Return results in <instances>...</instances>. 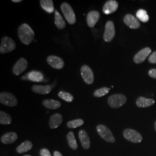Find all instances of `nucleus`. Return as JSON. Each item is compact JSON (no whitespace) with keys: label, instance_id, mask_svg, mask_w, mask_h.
Returning <instances> with one entry per match:
<instances>
[{"label":"nucleus","instance_id":"37","mask_svg":"<svg viewBox=\"0 0 156 156\" xmlns=\"http://www.w3.org/2000/svg\"><path fill=\"white\" fill-rule=\"evenodd\" d=\"M154 129H155L156 131V121L155 122V123H154Z\"/></svg>","mask_w":156,"mask_h":156},{"label":"nucleus","instance_id":"38","mask_svg":"<svg viewBox=\"0 0 156 156\" xmlns=\"http://www.w3.org/2000/svg\"><path fill=\"white\" fill-rule=\"evenodd\" d=\"M30 156V155H24V156Z\"/></svg>","mask_w":156,"mask_h":156},{"label":"nucleus","instance_id":"26","mask_svg":"<svg viewBox=\"0 0 156 156\" xmlns=\"http://www.w3.org/2000/svg\"><path fill=\"white\" fill-rule=\"evenodd\" d=\"M67 140L69 146L73 149L76 150L78 149V144L75 139V135L73 132H69L67 134Z\"/></svg>","mask_w":156,"mask_h":156},{"label":"nucleus","instance_id":"25","mask_svg":"<svg viewBox=\"0 0 156 156\" xmlns=\"http://www.w3.org/2000/svg\"><path fill=\"white\" fill-rule=\"evenodd\" d=\"M33 147V143L30 140H26L16 148V151L18 153H23L30 151Z\"/></svg>","mask_w":156,"mask_h":156},{"label":"nucleus","instance_id":"10","mask_svg":"<svg viewBox=\"0 0 156 156\" xmlns=\"http://www.w3.org/2000/svg\"><path fill=\"white\" fill-rule=\"evenodd\" d=\"M28 66V62L24 58L19 59L14 65L12 69V72L15 75H19L23 73Z\"/></svg>","mask_w":156,"mask_h":156},{"label":"nucleus","instance_id":"27","mask_svg":"<svg viewBox=\"0 0 156 156\" xmlns=\"http://www.w3.org/2000/svg\"><path fill=\"white\" fill-rule=\"evenodd\" d=\"M12 117L8 113L5 112H0V124L3 125L9 124L12 122Z\"/></svg>","mask_w":156,"mask_h":156},{"label":"nucleus","instance_id":"28","mask_svg":"<svg viewBox=\"0 0 156 156\" xmlns=\"http://www.w3.org/2000/svg\"><path fill=\"white\" fill-rule=\"evenodd\" d=\"M136 16L142 22L146 23L149 20V17L147 13V11L143 9H139L136 13Z\"/></svg>","mask_w":156,"mask_h":156},{"label":"nucleus","instance_id":"1","mask_svg":"<svg viewBox=\"0 0 156 156\" xmlns=\"http://www.w3.org/2000/svg\"><path fill=\"white\" fill-rule=\"evenodd\" d=\"M18 37L23 44H30L34 39L35 33L31 27L26 23L20 25L17 30Z\"/></svg>","mask_w":156,"mask_h":156},{"label":"nucleus","instance_id":"8","mask_svg":"<svg viewBox=\"0 0 156 156\" xmlns=\"http://www.w3.org/2000/svg\"><path fill=\"white\" fill-rule=\"evenodd\" d=\"M115 35V28L112 21H108L105 24L103 38L106 42H109L114 38Z\"/></svg>","mask_w":156,"mask_h":156},{"label":"nucleus","instance_id":"29","mask_svg":"<svg viewBox=\"0 0 156 156\" xmlns=\"http://www.w3.org/2000/svg\"><path fill=\"white\" fill-rule=\"evenodd\" d=\"M84 124L83 120L81 119H78L68 122L67 124V127L69 128H78L82 126Z\"/></svg>","mask_w":156,"mask_h":156},{"label":"nucleus","instance_id":"3","mask_svg":"<svg viewBox=\"0 0 156 156\" xmlns=\"http://www.w3.org/2000/svg\"><path fill=\"white\" fill-rule=\"evenodd\" d=\"M127 102V97L122 94L112 95L108 99V104L112 108H119Z\"/></svg>","mask_w":156,"mask_h":156},{"label":"nucleus","instance_id":"33","mask_svg":"<svg viewBox=\"0 0 156 156\" xmlns=\"http://www.w3.org/2000/svg\"><path fill=\"white\" fill-rule=\"evenodd\" d=\"M39 153L41 156H51L49 151L46 148L42 149Z\"/></svg>","mask_w":156,"mask_h":156},{"label":"nucleus","instance_id":"14","mask_svg":"<svg viewBox=\"0 0 156 156\" xmlns=\"http://www.w3.org/2000/svg\"><path fill=\"white\" fill-rule=\"evenodd\" d=\"M100 17V13L97 11H91L88 13L86 16V22L88 26L90 28H93L98 22Z\"/></svg>","mask_w":156,"mask_h":156},{"label":"nucleus","instance_id":"13","mask_svg":"<svg viewBox=\"0 0 156 156\" xmlns=\"http://www.w3.org/2000/svg\"><path fill=\"white\" fill-rule=\"evenodd\" d=\"M123 22L128 27L132 29H138L140 26L138 19L131 14L126 15L123 19Z\"/></svg>","mask_w":156,"mask_h":156},{"label":"nucleus","instance_id":"11","mask_svg":"<svg viewBox=\"0 0 156 156\" xmlns=\"http://www.w3.org/2000/svg\"><path fill=\"white\" fill-rule=\"evenodd\" d=\"M151 51V50L149 47L142 49L134 56V62L136 64H140L145 62L146 58H147V57L150 55Z\"/></svg>","mask_w":156,"mask_h":156},{"label":"nucleus","instance_id":"7","mask_svg":"<svg viewBox=\"0 0 156 156\" xmlns=\"http://www.w3.org/2000/svg\"><path fill=\"white\" fill-rule=\"evenodd\" d=\"M0 102L6 106L13 107L16 106L17 100L16 97L8 92H1L0 93Z\"/></svg>","mask_w":156,"mask_h":156},{"label":"nucleus","instance_id":"2","mask_svg":"<svg viewBox=\"0 0 156 156\" xmlns=\"http://www.w3.org/2000/svg\"><path fill=\"white\" fill-rule=\"evenodd\" d=\"M96 130L101 137L106 142L109 143L115 142L116 140L111 129L106 126L100 124L97 126Z\"/></svg>","mask_w":156,"mask_h":156},{"label":"nucleus","instance_id":"34","mask_svg":"<svg viewBox=\"0 0 156 156\" xmlns=\"http://www.w3.org/2000/svg\"><path fill=\"white\" fill-rule=\"evenodd\" d=\"M148 74L151 78H154L156 79V68H153V69H150L148 72Z\"/></svg>","mask_w":156,"mask_h":156},{"label":"nucleus","instance_id":"6","mask_svg":"<svg viewBox=\"0 0 156 156\" xmlns=\"http://www.w3.org/2000/svg\"><path fill=\"white\" fill-rule=\"evenodd\" d=\"M16 44L13 39L8 37H4L1 39L0 53L5 54L9 53L16 48Z\"/></svg>","mask_w":156,"mask_h":156},{"label":"nucleus","instance_id":"4","mask_svg":"<svg viewBox=\"0 0 156 156\" xmlns=\"http://www.w3.org/2000/svg\"><path fill=\"white\" fill-rule=\"evenodd\" d=\"M61 10L69 24H74L76 23V16L71 6L67 2H64L61 5Z\"/></svg>","mask_w":156,"mask_h":156},{"label":"nucleus","instance_id":"36","mask_svg":"<svg viewBox=\"0 0 156 156\" xmlns=\"http://www.w3.org/2000/svg\"><path fill=\"white\" fill-rule=\"evenodd\" d=\"M13 2H20L22 1V0H12Z\"/></svg>","mask_w":156,"mask_h":156},{"label":"nucleus","instance_id":"5","mask_svg":"<svg viewBox=\"0 0 156 156\" xmlns=\"http://www.w3.org/2000/svg\"><path fill=\"white\" fill-rule=\"evenodd\" d=\"M123 136L126 140L134 144L140 143L143 140L142 135L131 128L125 129L123 131Z\"/></svg>","mask_w":156,"mask_h":156},{"label":"nucleus","instance_id":"22","mask_svg":"<svg viewBox=\"0 0 156 156\" xmlns=\"http://www.w3.org/2000/svg\"><path fill=\"white\" fill-rule=\"evenodd\" d=\"M42 104L45 108L49 109H57L62 105L61 102H59L58 101L49 99H46L43 101Z\"/></svg>","mask_w":156,"mask_h":156},{"label":"nucleus","instance_id":"21","mask_svg":"<svg viewBox=\"0 0 156 156\" xmlns=\"http://www.w3.org/2000/svg\"><path fill=\"white\" fill-rule=\"evenodd\" d=\"M28 74V80L34 82H41L44 80V75L42 73L33 71L30 73H27Z\"/></svg>","mask_w":156,"mask_h":156},{"label":"nucleus","instance_id":"16","mask_svg":"<svg viewBox=\"0 0 156 156\" xmlns=\"http://www.w3.org/2000/svg\"><path fill=\"white\" fill-rule=\"evenodd\" d=\"M79 138L84 149L87 150L90 147V140L87 133L84 129L79 131Z\"/></svg>","mask_w":156,"mask_h":156},{"label":"nucleus","instance_id":"20","mask_svg":"<svg viewBox=\"0 0 156 156\" xmlns=\"http://www.w3.org/2000/svg\"><path fill=\"white\" fill-rule=\"evenodd\" d=\"M34 93L39 94H47L51 91V87L49 85H34L31 88Z\"/></svg>","mask_w":156,"mask_h":156},{"label":"nucleus","instance_id":"23","mask_svg":"<svg viewBox=\"0 0 156 156\" xmlns=\"http://www.w3.org/2000/svg\"><path fill=\"white\" fill-rule=\"evenodd\" d=\"M55 23L57 28L59 30L64 29L66 26V23L63 19L62 15L57 10L55 12Z\"/></svg>","mask_w":156,"mask_h":156},{"label":"nucleus","instance_id":"15","mask_svg":"<svg viewBox=\"0 0 156 156\" xmlns=\"http://www.w3.org/2000/svg\"><path fill=\"white\" fill-rule=\"evenodd\" d=\"M119 7V4L116 1L109 0L104 4L102 8L103 12L106 15H109L117 11Z\"/></svg>","mask_w":156,"mask_h":156},{"label":"nucleus","instance_id":"18","mask_svg":"<svg viewBox=\"0 0 156 156\" xmlns=\"http://www.w3.org/2000/svg\"><path fill=\"white\" fill-rule=\"evenodd\" d=\"M18 138L17 134L15 132H9L4 134L1 137V141L2 144L9 145L14 143Z\"/></svg>","mask_w":156,"mask_h":156},{"label":"nucleus","instance_id":"12","mask_svg":"<svg viewBox=\"0 0 156 156\" xmlns=\"http://www.w3.org/2000/svg\"><path fill=\"white\" fill-rule=\"evenodd\" d=\"M47 62L51 67L57 69H61L64 67V62L63 60L58 56H48L47 58Z\"/></svg>","mask_w":156,"mask_h":156},{"label":"nucleus","instance_id":"30","mask_svg":"<svg viewBox=\"0 0 156 156\" xmlns=\"http://www.w3.org/2000/svg\"><path fill=\"white\" fill-rule=\"evenodd\" d=\"M58 97L62 98V100L66 101L68 102H71L73 100V95L66 91H61L58 94Z\"/></svg>","mask_w":156,"mask_h":156},{"label":"nucleus","instance_id":"9","mask_svg":"<svg viewBox=\"0 0 156 156\" xmlns=\"http://www.w3.org/2000/svg\"><path fill=\"white\" fill-rule=\"evenodd\" d=\"M80 73L84 82L87 84H91L94 82V73L90 67L88 66L84 65L81 67Z\"/></svg>","mask_w":156,"mask_h":156},{"label":"nucleus","instance_id":"31","mask_svg":"<svg viewBox=\"0 0 156 156\" xmlns=\"http://www.w3.org/2000/svg\"><path fill=\"white\" fill-rule=\"evenodd\" d=\"M110 90V89L106 87H102L99 89L96 90L94 93V96L95 97L100 98L107 94Z\"/></svg>","mask_w":156,"mask_h":156},{"label":"nucleus","instance_id":"35","mask_svg":"<svg viewBox=\"0 0 156 156\" xmlns=\"http://www.w3.org/2000/svg\"><path fill=\"white\" fill-rule=\"evenodd\" d=\"M53 156H63L62 153L58 151H55L53 153Z\"/></svg>","mask_w":156,"mask_h":156},{"label":"nucleus","instance_id":"17","mask_svg":"<svg viewBox=\"0 0 156 156\" xmlns=\"http://www.w3.org/2000/svg\"><path fill=\"white\" fill-rule=\"evenodd\" d=\"M63 117L60 113H56L51 115L49 118V126L51 129L58 128L62 123Z\"/></svg>","mask_w":156,"mask_h":156},{"label":"nucleus","instance_id":"32","mask_svg":"<svg viewBox=\"0 0 156 156\" xmlns=\"http://www.w3.org/2000/svg\"><path fill=\"white\" fill-rule=\"evenodd\" d=\"M149 62L151 64H156V51H154L148 58Z\"/></svg>","mask_w":156,"mask_h":156},{"label":"nucleus","instance_id":"24","mask_svg":"<svg viewBox=\"0 0 156 156\" xmlns=\"http://www.w3.org/2000/svg\"><path fill=\"white\" fill-rule=\"evenodd\" d=\"M40 4L42 8L48 13H51L55 11L53 1L52 0H41Z\"/></svg>","mask_w":156,"mask_h":156},{"label":"nucleus","instance_id":"19","mask_svg":"<svg viewBox=\"0 0 156 156\" xmlns=\"http://www.w3.org/2000/svg\"><path fill=\"white\" fill-rule=\"evenodd\" d=\"M155 101L154 99H149L144 97H140L136 100V104L140 108H147L152 106L154 104Z\"/></svg>","mask_w":156,"mask_h":156}]
</instances>
